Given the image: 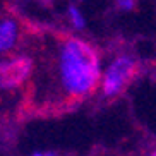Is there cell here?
<instances>
[{
	"label": "cell",
	"instance_id": "ba28073f",
	"mask_svg": "<svg viewBox=\"0 0 156 156\" xmlns=\"http://www.w3.org/2000/svg\"><path fill=\"white\" fill-rule=\"evenodd\" d=\"M151 156H156V151H154V153H153V154H151Z\"/></svg>",
	"mask_w": 156,
	"mask_h": 156
},
{
	"label": "cell",
	"instance_id": "3957f363",
	"mask_svg": "<svg viewBox=\"0 0 156 156\" xmlns=\"http://www.w3.org/2000/svg\"><path fill=\"white\" fill-rule=\"evenodd\" d=\"M139 72V62L129 55H120L106 67L101 76V93L103 96H117L125 91V87L134 81Z\"/></svg>",
	"mask_w": 156,
	"mask_h": 156
},
{
	"label": "cell",
	"instance_id": "5b68a950",
	"mask_svg": "<svg viewBox=\"0 0 156 156\" xmlns=\"http://www.w3.org/2000/svg\"><path fill=\"white\" fill-rule=\"evenodd\" d=\"M67 16H69V21H70L74 29H84L86 28V19H84L83 12H81L76 5H69V7H67Z\"/></svg>",
	"mask_w": 156,
	"mask_h": 156
},
{
	"label": "cell",
	"instance_id": "8992f818",
	"mask_svg": "<svg viewBox=\"0 0 156 156\" xmlns=\"http://www.w3.org/2000/svg\"><path fill=\"white\" fill-rule=\"evenodd\" d=\"M117 5L124 10H132L136 7V0H117Z\"/></svg>",
	"mask_w": 156,
	"mask_h": 156
},
{
	"label": "cell",
	"instance_id": "52a82bcc",
	"mask_svg": "<svg viewBox=\"0 0 156 156\" xmlns=\"http://www.w3.org/2000/svg\"><path fill=\"white\" fill-rule=\"evenodd\" d=\"M28 156H58V153H55V151H33Z\"/></svg>",
	"mask_w": 156,
	"mask_h": 156
},
{
	"label": "cell",
	"instance_id": "277c9868",
	"mask_svg": "<svg viewBox=\"0 0 156 156\" xmlns=\"http://www.w3.org/2000/svg\"><path fill=\"white\" fill-rule=\"evenodd\" d=\"M23 38V26L16 16H0V57L12 55Z\"/></svg>",
	"mask_w": 156,
	"mask_h": 156
},
{
	"label": "cell",
	"instance_id": "7a4b0ae2",
	"mask_svg": "<svg viewBox=\"0 0 156 156\" xmlns=\"http://www.w3.org/2000/svg\"><path fill=\"white\" fill-rule=\"evenodd\" d=\"M36 62L28 53L0 57V91H16L33 77Z\"/></svg>",
	"mask_w": 156,
	"mask_h": 156
},
{
	"label": "cell",
	"instance_id": "6da1fadb",
	"mask_svg": "<svg viewBox=\"0 0 156 156\" xmlns=\"http://www.w3.org/2000/svg\"><path fill=\"white\" fill-rule=\"evenodd\" d=\"M55 77L67 101L91 96L101 81L98 50L79 36H64L55 50Z\"/></svg>",
	"mask_w": 156,
	"mask_h": 156
}]
</instances>
